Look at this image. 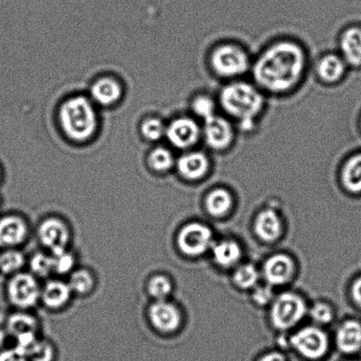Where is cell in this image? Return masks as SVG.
<instances>
[{"label":"cell","mask_w":361,"mask_h":361,"mask_svg":"<svg viewBox=\"0 0 361 361\" xmlns=\"http://www.w3.org/2000/svg\"><path fill=\"white\" fill-rule=\"evenodd\" d=\"M336 344L342 353H353L361 348V323L355 319H348L339 325L336 331Z\"/></svg>","instance_id":"obj_18"},{"label":"cell","mask_w":361,"mask_h":361,"mask_svg":"<svg viewBox=\"0 0 361 361\" xmlns=\"http://www.w3.org/2000/svg\"><path fill=\"white\" fill-rule=\"evenodd\" d=\"M38 239L51 254L67 250L71 240L69 226L56 217L46 218L38 226Z\"/></svg>","instance_id":"obj_9"},{"label":"cell","mask_w":361,"mask_h":361,"mask_svg":"<svg viewBox=\"0 0 361 361\" xmlns=\"http://www.w3.org/2000/svg\"><path fill=\"white\" fill-rule=\"evenodd\" d=\"M147 314L151 324L162 334H173L182 324V313L178 306L168 300H155Z\"/></svg>","instance_id":"obj_12"},{"label":"cell","mask_w":361,"mask_h":361,"mask_svg":"<svg viewBox=\"0 0 361 361\" xmlns=\"http://www.w3.org/2000/svg\"><path fill=\"white\" fill-rule=\"evenodd\" d=\"M306 67L305 49L298 42L286 39L268 45L251 69L255 82L262 91L282 94L298 86Z\"/></svg>","instance_id":"obj_1"},{"label":"cell","mask_w":361,"mask_h":361,"mask_svg":"<svg viewBox=\"0 0 361 361\" xmlns=\"http://www.w3.org/2000/svg\"><path fill=\"white\" fill-rule=\"evenodd\" d=\"M341 55L348 65L361 66V28L348 27L339 39Z\"/></svg>","instance_id":"obj_21"},{"label":"cell","mask_w":361,"mask_h":361,"mask_svg":"<svg viewBox=\"0 0 361 361\" xmlns=\"http://www.w3.org/2000/svg\"><path fill=\"white\" fill-rule=\"evenodd\" d=\"M41 290L35 276L19 272L13 275L7 284V296L13 306L25 310L37 305L41 299Z\"/></svg>","instance_id":"obj_8"},{"label":"cell","mask_w":361,"mask_h":361,"mask_svg":"<svg viewBox=\"0 0 361 361\" xmlns=\"http://www.w3.org/2000/svg\"><path fill=\"white\" fill-rule=\"evenodd\" d=\"M209 62L216 75L228 80L244 75L252 66L245 49L231 42L219 44L212 49Z\"/></svg>","instance_id":"obj_4"},{"label":"cell","mask_w":361,"mask_h":361,"mask_svg":"<svg viewBox=\"0 0 361 361\" xmlns=\"http://www.w3.org/2000/svg\"><path fill=\"white\" fill-rule=\"evenodd\" d=\"M341 182L349 192H361V154L345 162L341 171Z\"/></svg>","instance_id":"obj_25"},{"label":"cell","mask_w":361,"mask_h":361,"mask_svg":"<svg viewBox=\"0 0 361 361\" xmlns=\"http://www.w3.org/2000/svg\"><path fill=\"white\" fill-rule=\"evenodd\" d=\"M235 128L224 116L215 115L204 121L202 137L209 148L214 151H224L232 146L235 140Z\"/></svg>","instance_id":"obj_11"},{"label":"cell","mask_w":361,"mask_h":361,"mask_svg":"<svg viewBox=\"0 0 361 361\" xmlns=\"http://www.w3.org/2000/svg\"><path fill=\"white\" fill-rule=\"evenodd\" d=\"M251 291H252L251 300L255 305L258 307L270 306L275 298L274 288L267 285V283H264V285L258 284Z\"/></svg>","instance_id":"obj_36"},{"label":"cell","mask_w":361,"mask_h":361,"mask_svg":"<svg viewBox=\"0 0 361 361\" xmlns=\"http://www.w3.org/2000/svg\"><path fill=\"white\" fill-rule=\"evenodd\" d=\"M214 243V232L200 222L187 223L176 236L179 250L187 257H200L210 250Z\"/></svg>","instance_id":"obj_6"},{"label":"cell","mask_w":361,"mask_h":361,"mask_svg":"<svg viewBox=\"0 0 361 361\" xmlns=\"http://www.w3.org/2000/svg\"><path fill=\"white\" fill-rule=\"evenodd\" d=\"M283 221L279 212L272 208H264L256 216L254 232L264 243H275L283 235Z\"/></svg>","instance_id":"obj_14"},{"label":"cell","mask_w":361,"mask_h":361,"mask_svg":"<svg viewBox=\"0 0 361 361\" xmlns=\"http://www.w3.org/2000/svg\"><path fill=\"white\" fill-rule=\"evenodd\" d=\"M26 259L23 252L16 249H6L0 254V271L5 274H16L23 268Z\"/></svg>","instance_id":"obj_29"},{"label":"cell","mask_w":361,"mask_h":361,"mask_svg":"<svg viewBox=\"0 0 361 361\" xmlns=\"http://www.w3.org/2000/svg\"><path fill=\"white\" fill-rule=\"evenodd\" d=\"M166 129L167 127L157 118L147 119L141 126L143 136L151 141L160 140L162 136L166 135Z\"/></svg>","instance_id":"obj_37"},{"label":"cell","mask_w":361,"mask_h":361,"mask_svg":"<svg viewBox=\"0 0 361 361\" xmlns=\"http://www.w3.org/2000/svg\"><path fill=\"white\" fill-rule=\"evenodd\" d=\"M295 261L286 253H276L268 257L260 271L265 283L272 288L288 284L295 277Z\"/></svg>","instance_id":"obj_10"},{"label":"cell","mask_w":361,"mask_h":361,"mask_svg":"<svg viewBox=\"0 0 361 361\" xmlns=\"http://www.w3.org/2000/svg\"><path fill=\"white\" fill-rule=\"evenodd\" d=\"M233 205V195L225 188H215L204 198L205 210L214 218L224 217L232 210Z\"/></svg>","instance_id":"obj_22"},{"label":"cell","mask_w":361,"mask_h":361,"mask_svg":"<svg viewBox=\"0 0 361 361\" xmlns=\"http://www.w3.org/2000/svg\"><path fill=\"white\" fill-rule=\"evenodd\" d=\"M30 268L31 274L38 278H47L54 274L53 267V258L51 254L37 252L30 257Z\"/></svg>","instance_id":"obj_31"},{"label":"cell","mask_w":361,"mask_h":361,"mask_svg":"<svg viewBox=\"0 0 361 361\" xmlns=\"http://www.w3.org/2000/svg\"><path fill=\"white\" fill-rule=\"evenodd\" d=\"M219 104L240 130L250 133L256 128L258 118L264 111L265 98L263 91L257 86L235 80L222 88Z\"/></svg>","instance_id":"obj_2"},{"label":"cell","mask_w":361,"mask_h":361,"mask_svg":"<svg viewBox=\"0 0 361 361\" xmlns=\"http://www.w3.org/2000/svg\"><path fill=\"white\" fill-rule=\"evenodd\" d=\"M150 167L157 172H166L172 169L175 164V158L171 151L164 147L154 149L148 158Z\"/></svg>","instance_id":"obj_33"},{"label":"cell","mask_w":361,"mask_h":361,"mask_svg":"<svg viewBox=\"0 0 361 361\" xmlns=\"http://www.w3.org/2000/svg\"><path fill=\"white\" fill-rule=\"evenodd\" d=\"M290 344L305 358L318 360L328 351L329 338L323 328L312 324L295 331L290 338Z\"/></svg>","instance_id":"obj_7"},{"label":"cell","mask_w":361,"mask_h":361,"mask_svg":"<svg viewBox=\"0 0 361 361\" xmlns=\"http://www.w3.org/2000/svg\"><path fill=\"white\" fill-rule=\"evenodd\" d=\"M0 361H30L23 353L16 348L6 350L0 353Z\"/></svg>","instance_id":"obj_38"},{"label":"cell","mask_w":361,"mask_h":361,"mask_svg":"<svg viewBox=\"0 0 361 361\" xmlns=\"http://www.w3.org/2000/svg\"><path fill=\"white\" fill-rule=\"evenodd\" d=\"M307 314L317 326H327L334 321L335 310L334 306L326 300H317L307 311Z\"/></svg>","instance_id":"obj_28"},{"label":"cell","mask_w":361,"mask_h":361,"mask_svg":"<svg viewBox=\"0 0 361 361\" xmlns=\"http://www.w3.org/2000/svg\"><path fill=\"white\" fill-rule=\"evenodd\" d=\"M26 356L30 361H53L55 351L51 343L37 339L28 350Z\"/></svg>","instance_id":"obj_35"},{"label":"cell","mask_w":361,"mask_h":361,"mask_svg":"<svg viewBox=\"0 0 361 361\" xmlns=\"http://www.w3.org/2000/svg\"><path fill=\"white\" fill-rule=\"evenodd\" d=\"M176 167L180 176L188 180L204 178L210 171V160L200 151L188 152L178 159Z\"/></svg>","instance_id":"obj_16"},{"label":"cell","mask_w":361,"mask_h":361,"mask_svg":"<svg viewBox=\"0 0 361 361\" xmlns=\"http://www.w3.org/2000/svg\"><path fill=\"white\" fill-rule=\"evenodd\" d=\"M54 274L59 275L71 274L75 267V257L70 251L66 250L60 252L51 254Z\"/></svg>","instance_id":"obj_34"},{"label":"cell","mask_w":361,"mask_h":361,"mask_svg":"<svg viewBox=\"0 0 361 361\" xmlns=\"http://www.w3.org/2000/svg\"><path fill=\"white\" fill-rule=\"evenodd\" d=\"M261 272L252 264H238L233 271V284L240 290H253L259 284Z\"/></svg>","instance_id":"obj_26"},{"label":"cell","mask_w":361,"mask_h":361,"mask_svg":"<svg viewBox=\"0 0 361 361\" xmlns=\"http://www.w3.org/2000/svg\"><path fill=\"white\" fill-rule=\"evenodd\" d=\"M73 293L68 282L51 279L42 286L40 300L49 309L59 310L70 302Z\"/></svg>","instance_id":"obj_17"},{"label":"cell","mask_w":361,"mask_h":361,"mask_svg":"<svg viewBox=\"0 0 361 361\" xmlns=\"http://www.w3.org/2000/svg\"><path fill=\"white\" fill-rule=\"evenodd\" d=\"M351 293L355 302L361 307V276L353 282Z\"/></svg>","instance_id":"obj_39"},{"label":"cell","mask_w":361,"mask_h":361,"mask_svg":"<svg viewBox=\"0 0 361 361\" xmlns=\"http://www.w3.org/2000/svg\"><path fill=\"white\" fill-rule=\"evenodd\" d=\"M91 95L97 104L109 106L121 97L122 88L118 81L111 78H102L93 85Z\"/></svg>","instance_id":"obj_23"},{"label":"cell","mask_w":361,"mask_h":361,"mask_svg":"<svg viewBox=\"0 0 361 361\" xmlns=\"http://www.w3.org/2000/svg\"><path fill=\"white\" fill-rule=\"evenodd\" d=\"M59 118L63 132L78 142L90 140L97 128V112L86 97L67 100L60 108Z\"/></svg>","instance_id":"obj_3"},{"label":"cell","mask_w":361,"mask_h":361,"mask_svg":"<svg viewBox=\"0 0 361 361\" xmlns=\"http://www.w3.org/2000/svg\"><path fill=\"white\" fill-rule=\"evenodd\" d=\"M348 63L342 56L335 53H328L321 56L317 63L318 78L326 84H334L344 77Z\"/></svg>","instance_id":"obj_20"},{"label":"cell","mask_w":361,"mask_h":361,"mask_svg":"<svg viewBox=\"0 0 361 361\" xmlns=\"http://www.w3.org/2000/svg\"><path fill=\"white\" fill-rule=\"evenodd\" d=\"M147 292L155 300H168L173 292V282L167 275H154L148 281Z\"/></svg>","instance_id":"obj_30"},{"label":"cell","mask_w":361,"mask_h":361,"mask_svg":"<svg viewBox=\"0 0 361 361\" xmlns=\"http://www.w3.org/2000/svg\"><path fill=\"white\" fill-rule=\"evenodd\" d=\"M28 226L23 218L17 215L0 219V247L14 249L27 238Z\"/></svg>","instance_id":"obj_15"},{"label":"cell","mask_w":361,"mask_h":361,"mask_svg":"<svg viewBox=\"0 0 361 361\" xmlns=\"http://www.w3.org/2000/svg\"><path fill=\"white\" fill-rule=\"evenodd\" d=\"M166 136L178 149H190L202 139V128L192 118H179L167 127Z\"/></svg>","instance_id":"obj_13"},{"label":"cell","mask_w":361,"mask_h":361,"mask_svg":"<svg viewBox=\"0 0 361 361\" xmlns=\"http://www.w3.org/2000/svg\"><path fill=\"white\" fill-rule=\"evenodd\" d=\"M309 311L305 299L295 292H284L275 296L270 305V322L279 331H288L304 319Z\"/></svg>","instance_id":"obj_5"},{"label":"cell","mask_w":361,"mask_h":361,"mask_svg":"<svg viewBox=\"0 0 361 361\" xmlns=\"http://www.w3.org/2000/svg\"><path fill=\"white\" fill-rule=\"evenodd\" d=\"M68 284L73 293L84 295L94 289L95 281L90 271L87 269H77L70 274Z\"/></svg>","instance_id":"obj_27"},{"label":"cell","mask_w":361,"mask_h":361,"mask_svg":"<svg viewBox=\"0 0 361 361\" xmlns=\"http://www.w3.org/2000/svg\"><path fill=\"white\" fill-rule=\"evenodd\" d=\"M5 330L2 328L1 325H0V346L2 345L4 341H5Z\"/></svg>","instance_id":"obj_41"},{"label":"cell","mask_w":361,"mask_h":361,"mask_svg":"<svg viewBox=\"0 0 361 361\" xmlns=\"http://www.w3.org/2000/svg\"><path fill=\"white\" fill-rule=\"evenodd\" d=\"M6 328L9 334L16 339L23 336L37 334L38 323L32 314L26 312H17L8 318Z\"/></svg>","instance_id":"obj_24"},{"label":"cell","mask_w":361,"mask_h":361,"mask_svg":"<svg viewBox=\"0 0 361 361\" xmlns=\"http://www.w3.org/2000/svg\"><path fill=\"white\" fill-rule=\"evenodd\" d=\"M211 250L214 263L223 269L236 267L243 257L242 247L233 239L214 243Z\"/></svg>","instance_id":"obj_19"},{"label":"cell","mask_w":361,"mask_h":361,"mask_svg":"<svg viewBox=\"0 0 361 361\" xmlns=\"http://www.w3.org/2000/svg\"><path fill=\"white\" fill-rule=\"evenodd\" d=\"M258 361H286V358L281 353L271 352L264 355Z\"/></svg>","instance_id":"obj_40"},{"label":"cell","mask_w":361,"mask_h":361,"mask_svg":"<svg viewBox=\"0 0 361 361\" xmlns=\"http://www.w3.org/2000/svg\"><path fill=\"white\" fill-rule=\"evenodd\" d=\"M216 102L208 94H198L191 102V109L198 118L207 121V119L212 118L216 114Z\"/></svg>","instance_id":"obj_32"}]
</instances>
